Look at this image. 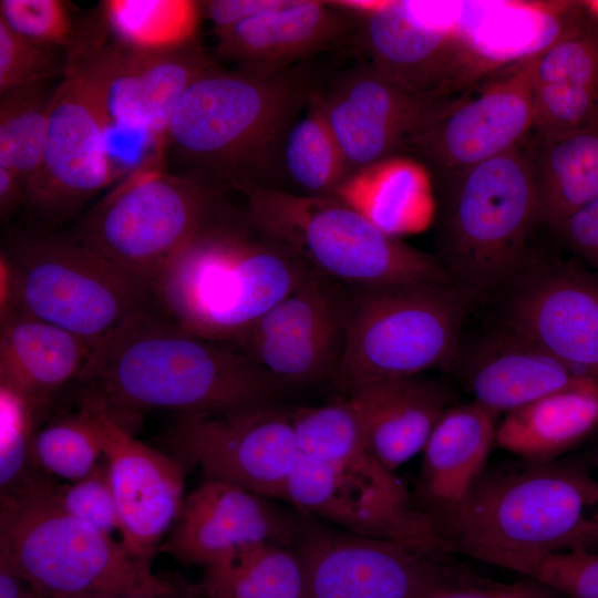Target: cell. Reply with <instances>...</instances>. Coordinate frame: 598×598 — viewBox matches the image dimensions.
Masks as SVG:
<instances>
[{"label": "cell", "instance_id": "cell-12", "mask_svg": "<svg viewBox=\"0 0 598 598\" xmlns=\"http://www.w3.org/2000/svg\"><path fill=\"white\" fill-rule=\"evenodd\" d=\"M290 548L302 569L305 598H435L485 580L446 556L352 534L299 511Z\"/></svg>", "mask_w": 598, "mask_h": 598}, {"label": "cell", "instance_id": "cell-33", "mask_svg": "<svg viewBox=\"0 0 598 598\" xmlns=\"http://www.w3.org/2000/svg\"><path fill=\"white\" fill-rule=\"evenodd\" d=\"M203 569L196 588L204 598H305L297 556L274 543L247 544Z\"/></svg>", "mask_w": 598, "mask_h": 598}, {"label": "cell", "instance_id": "cell-20", "mask_svg": "<svg viewBox=\"0 0 598 598\" xmlns=\"http://www.w3.org/2000/svg\"><path fill=\"white\" fill-rule=\"evenodd\" d=\"M532 269L515 280L509 330L598 379V277L573 264Z\"/></svg>", "mask_w": 598, "mask_h": 598}, {"label": "cell", "instance_id": "cell-41", "mask_svg": "<svg viewBox=\"0 0 598 598\" xmlns=\"http://www.w3.org/2000/svg\"><path fill=\"white\" fill-rule=\"evenodd\" d=\"M65 70L63 51L22 38L0 23V95L61 79Z\"/></svg>", "mask_w": 598, "mask_h": 598}, {"label": "cell", "instance_id": "cell-3", "mask_svg": "<svg viewBox=\"0 0 598 598\" xmlns=\"http://www.w3.org/2000/svg\"><path fill=\"white\" fill-rule=\"evenodd\" d=\"M451 553L494 564L598 540V481L554 461L486 470L457 506L431 519Z\"/></svg>", "mask_w": 598, "mask_h": 598}, {"label": "cell", "instance_id": "cell-19", "mask_svg": "<svg viewBox=\"0 0 598 598\" xmlns=\"http://www.w3.org/2000/svg\"><path fill=\"white\" fill-rule=\"evenodd\" d=\"M97 429L117 503L122 545L151 563L173 526L184 496L187 466L138 441L95 401L80 396Z\"/></svg>", "mask_w": 598, "mask_h": 598}, {"label": "cell", "instance_id": "cell-7", "mask_svg": "<svg viewBox=\"0 0 598 598\" xmlns=\"http://www.w3.org/2000/svg\"><path fill=\"white\" fill-rule=\"evenodd\" d=\"M250 221L313 274L348 287L454 283L435 255L390 236L337 196L240 183ZM455 285V283H454Z\"/></svg>", "mask_w": 598, "mask_h": 598}, {"label": "cell", "instance_id": "cell-46", "mask_svg": "<svg viewBox=\"0 0 598 598\" xmlns=\"http://www.w3.org/2000/svg\"><path fill=\"white\" fill-rule=\"evenodd\" d=\"M25 183L9 168L0 166V215L8 219L24 207Z\"/></svg>", "mask_w": 598, "mask_h": 598}, {"label": "cell", "instance_id": "cell-44", "mask_svg": "<svg viewBox=\"0 0 598 598\" xmlns=\"http://www.w3.org/2000/svg\"><path fill=\"white\" fill-rule=\"evenodd\" d=\"M287 0H206L200 1L203 18L213 24L215 34L243 21L282 7Z\"/></svg>", "mask_w": 598, "mask_h": 598}, {"label": "cell", "instance_id": "cell-14", "mask_svg": "<svg viewBox=\"0 0 598 598\" xmlns=\"http://www.w3.org/2000/svg\"><path fill=\"white\" fill-rule=\"evenodd\" d=\"M215 61L197 40L164 53H138L111 39L96 53L107 148L125 176L151 155L166 152L173 113L189 85Z\"/></svg>", "mask_w": 598, "mask_h": 598}, {"label": "cell", "instance_id": "cell-27", "mask_svg": "<svg viewBox=\"0 0 598 598\" xmlns=\"http://www.w3.org/2000/svg\"><path fill=\"white\" fill-rule=\"evenodd\" d=\"M458 369L473 402L494 415L589 379L512 330L478 343Z\"/></svg>", "mask_w": 598, "mask_h": 598}, {"label": "cell", "instance_id": "cell-18", "mask_svg": "<svg viewBox=\"0 0 598 598\" xmlns=\"http://www.w3.org/2000/svg\"><path fill=\"white\" fill-rule=\"evenodd\" d=\"M532 53L476 96L445 104L416 135L408 154L430 177L474 166L519 147L529 137L534 130Z\"/></svg>", "mask_w": 598, "mask_h": 598}, {"label": "cell", "instance_id": "cell-45", "mask_svg": "<svg viewBox=\"0 0 598 598\" xmlns=\"http://www.w3.org/2000/svg\"><path fill=\"white\" fill-rule=\"evenodd\" d=\"M435 598H565L548 586L526 577L513 584L484 581L455 589Z\"/></svg>", "mask_w": 598, "mask_h": 598}, {"label": "cell", "instance_id": "cell-23", "mask_svg": "<svg viewBox=\"0 0 598 598\" xmlns=\"http://www.w3.org/2000/svg\"><path fill=\"white\" fill-rule=\"evenodd\" d=\"M357 27L355 17L334 1L287 0L276 10L215 34V53L240 72L271 75L353 42Z\"/></svg>", "mask_w": 598, "mask_h": 598}, {"label": "cell", "instance_id": "cell-32", "mask_svg": "<svg viewBox=\"0 0 598 598\" xmlns=\"http://www.w3.org/2000/svg\"><path fill=\"white\" fill-rule=\"evenodd\" d=\"M334 196L396 238L400 234L421 229L434 215L421 175L402 157L351 174Z\"/></svg>", "mask_w": 598, "mask_h": 598}, {"label": "cell", "instance_id": "cell-8", "mask_svg": "<svg viewBox=\"0 0 598 598\" xmlns=\"http://www.w3.org/2000/svg\"><path fill=\"white\" fill-rule=\"evenodd\" d=\"M1 299L92 347L133 312L157 307L152 288L72 235L31 227L1 251Z\"/></svg>", "mask_w": 598, "mask_h": 598}, {"label": "cell", "instance_id": "cell-35", "mask_svg": "<svg viewBox=\"0 0 598 598\" xmlns=\"http://www.w3.org/2000/svg\"><path fill=\"white\" fill-rule=\"evenodd\" d=\"M281 159L301 195L334 196L349 176L340 146L311 97L287 133Z\"/></svg>", "mask_w": 598, "mask_h": 598}, {"label": "cell", "instance_id": "cell-31", "mask_svg": "<svg viewBox=\"0 0 598 598\" xmlns=\"http://www.w3.org/2000/svg\"><path fill=\"white\" fill-rule=\"evenodd\" d=\"M534 167L540 224L551 229L598 198V123L524 142Z\"/></svg>", "mask_w": 598, "mask_h": 598}, {"label": "cell", "instance_id": "cell-47", "mask_svg": "<svg viewBox=\"0 0 598 598\" xmlns=\"http://www.w3.org/2000/svg\"><path fill=\"white\" fill-rule=\"evenodd\" d=\"M0 598H40L0 551Z\"/></svg>", "mask_w": 598, "mask_h": 598}, {"label": "cell", "instance_id": "cell-30", "mask_svg": "<svg viewBox=\"0 0 598 598\" xmlns=\"http://www.w3.org/2000/svg\"><path fill=\"white\" fill-rule=\"evenodd\" d=\"M598 429V379L589 378L507 413L495 443L524 461L545 462Z\"/></svg>", "mask_w": 598, "mask_h": 598}, {"label": "cell", "instance_id": "cell-25", "mask_svg": "<svg viewBox=\"0 0 598 598\" xmlns=\"http://www.w3.org/2000/svg\"><path fill=\"white\" fill-rule=\"evenodd\" d=\"M0 305V385L21 395L45 419L55 395L79 380L93 347L11 303Z\"/></svg>", "mask_w": 598, "mask_h": 598}, {"label": "cell", "instance_id": "cell-11", "mask_svg": "<svg viewBox=\"0 0 598 598\" xmlns=\"http://www.w3.org/2000/svg\"><path fill=\"white\" fill-rule=\"evenodd\" d=\"M110 39L69 52L52 92L42 165L27 185L24 209L35 227L73 217L100 190L120 181L107 148L96 53Z\"/></svg>", "mask_w": 598, "mask_h": 598}, {"label": "cell", "instance_id": "cell-36", "mask_svg": "<svg viewBox=\"0 0 598 598\" xmlns=\"http://www.w3.org/2000/svg\"><path fill=\"white\" fill-rule=\"evenodd\" d=\"M0 96V166L27 188L42 165L52 93L45 84H32Z\"/></svg>", "mask_w": 598, "mask_h": 598}, {"label": "cell", "instance_id": "cell-15", "mask_svg": "<svg viewBox=\"0 0 598 598\" xmlns=\"http://www.w3.org/2000/svg\"><path fill=\"white\" fill-rule=\"evenodd\" d=\"M171 454L206 478L287 502L300 450L290 408L274 403L175 414L162 436Z\"/></svg>", "mask_w": 598, "mask_h": 598}, {"label": "cell", "instance_id": "cell-34", "mask_svg": "<svg viewBox=\"0 0 598 598\" xmlns=\"http://www.w3.org/2000/svg\"><path fill=\"white\" fill-rule=\"evenodd\" d=\"M99 12L111 40L133 52H171L199 40L200 1L103 0Z\"/></svg>", "mask_w": 598, "mask_h": 598}, {"label": "cell", "instance_id": "cell-48", "mask_svg": "<svg viewBox=\"0 0 598 598\" xmlns=\"http://www.w3.org/2000/svg\"><path fill=\"white\" fill-rule=\"evenodd\" d=\"M582 4L591 18L598 23V0L582 1Z\"/></svg>", "mask_w": 598, "mask_h": 598}, {"label": "cell", "instance_id": "cell-17", "mask_svg": "<svg viewBox=\"0 0 598 598\" xmlns=\"http://www.w3.org/2000/svg\"><path fill=\"white\" fill-rule=\"evenodd\" d=\"M348 287L311 274L235 343L288 385L332 382L346 343Z\"/></svg>", "mask_w": 598, "mask_h": 598}, {"label": "cell", "instance_id": "cell-37", "mask_svg": "<svg viewBox=\"0 0 598 598\" xmlns=\"http://www.w3.org/2000/svg\"><path fill=\"white\" fill-rule=\"evenodd\" d=\"M32 457L38 471L69 483L92 473L103 452L89 412L78 404L75 412L56 414L44 421L34 433Z\"/></svg>", "mask_w": 598, "mask_h": 598}, {"label": "cell", "instance_id": "cell-9", "mask_svg": "<svg viewBox=\"0 0 598 598\" xmlns=\"http://www.w3.org/2000/svg\"><path fill=\"white\" fill-rule=\"evenodd\" d=\"M156 153L126 174L75 225L72 236L150 287L226 208L228 186L173 174Z\"/></svg>", "mask_w": 598, "mask_h": 598}, {"label": "cell", "instance_id": "cell-21", "mask_svg": "<svg viewBox=\"0 0 598 598\" xmlns=\"http://www.w3.org/2000/svg\"><path fill=\"white\" fill-rule=\"evenodd\" d=\"M235 485L206 478L184 497L158 551L185 565L205 566L247 544L291 547L298 511L290 513Z\"/></svg>", "mask_w": 598, "mask_h": 598}, {"label": "cell", "instance_id": "cell-29", "mask_svg": "<svg viewBox=\"0 0 598 598\" xmlns=\"http://www.w3.org/2000/svg\"><path fill=\"white\" fill-rule=\"evenodd\" d=\"M300 453L340 476L400 501H413L394 472L375 456L360 422L342 399L319 406L290 408Z\"/></svg>", "mask_w": 598, "mask_h": 598}, {"label": "cell", "instance_id": "cell-40", "mask_svg": "<svg viewBox=\"0 0 598 598\" xmlns=\"http://www.w3.org/2000/svg\"><path fill=\"white\" fill-rule=\"evenodd\" d=\"M44 422L21 395L0 385V489L8 491L38 471L32 457L37 429Z\"/></svg>", "mask_w": 598, "mask_h": 598}, {"label": "cell", "instance_id": "cell-10", "mask_svg": "<svg viewBox=\"0 0 598 598\" xmlns=\"http://www.w3.org/2000/svg\"><path fill=\"white\" fill-rule=\"evenodd\" d=\"M472 301L454 283L348 287L344 350L331 384L344 395L365 383L454 368Z\"/></svg>", "mask_w": 598, "mask_h": 598}, {"label": "cell", "instance_id": "cell-22", "mask_svg": "<svg viewBox=\"0 0 598 598\" xmlns=\"http://www.w3.org/2000/svg\"><path fill=\"white\" fill-rule=\"evenodd\" d=\"M287 502L352 534L395 540L442 556L451 554L414 501H399L349 481L301 453L289 477Z\"/></svg>", "mask_w": 598, "mask_h": 598}, {"label": "cell", "instance_id": "cell-42", "mask_svg": "<svg viewBox=\"0 0 598 598\" xmlns=\"http://www.w3.org/2000/svg\"><path fill=\"white\" fill-rule=\"evenodd\" d=\"M56 491L62 507L71 516L106 535L116 532L121 537L120 512L104 457L87 476L58 485Z\"/></svg>", "mask_w": 598, "mask_h": 598}, {"label": "cell", "instance_id": "cell-49", "mask_svg": "<svg viewBox=\"0 0 598 598\" xmlns=\"http://www.w3.org/2000/svg\"><path fill=\"white\" fill-rule=\"evenodd\" d=\"M586 549L598 551V540L596 543H594L591 546H589L588 548H586Z\"/></svg>", "mask_w": 598, "mask_h": 598}, {"label": "cell", "instance_id": "cell-6", "mask_svg": "<svg viewBox=\"0 0 598 598\" xmlns=\"http://www.w3.org/2000/svg\"><path fill=\"white\" fill-rule=\"evenodd\" d=\"M56 484L33 472L0 496V551L40 598L172 596V584L121 542L71 516Z\"/></svg>", "mask_w": 598, "mask_h": 598}, {"label": "cell", "instance_id": "cell-13", "mask_svg": "<svg viewBox=\"0 0 598 598\" xmlns=\"http://www.w3.org/2000/svg\"><path fill=\"white\" fill-rule=\"evenodd\" d=\"M357 19L355 45L413 92L448 101L484 58L466 40L463 2L334 1Z\"/></svg>", "mask_w": 598, "mask_h": 598}, {"label": "cell", "instance_id": "cell-38", "mask_svg": "<svg viewBox=\"0 0 598 598\" xmlns=\"http://www.w3.org/2000/svg\"><path fill=\"white\" fill-rule=\"evenodd\" d=\"M94 14L74 19L63 0H1L0 23L16 34L64 53L89 34Z\"/></svg>", "mask_w": 598, "mask_h": 598}, {"label": "cell", "instance_id": "cell-43", "mask_svg": "<svg viewBox=\"0 0 598 598\" xmlns=\"http://www.w3.org/2000/svg\"><path fill=\"white\" fill-rule=\"evenodd\" d=\"M553 230L598 277V198L574 213Z\"/></svg>", "mask_w": 598, "mask_h": 598}, {"label": "cell", "instance_id": "cell-5", "mask_svg": "<svg viewBox=\"0 0 598 598\" xmlns=\"http://www.w3.org/2000/svg\"><path fill=\"white\" fill-rule=\"evenodd\" d=\"M523 144L430 177L436 195L435 257L473 300L512 286L528 264V240L540 217L536 176Z\"/></svg>", "mask_w": 598, "mask_h": 598}, {"label": "cell", "instance_id": "cell-26", "mask_svg": "<svg viewBox=\"0 0 598 598\" xmlns=\"http://www.w3.org/2000/svg\"><path fill=\"white\" fill-rule=\"evenodd\" d=\"M343 398L369 446L392 472L424 450L435 425L452 406L443 385L420 375L365 383Z\"/></svg>", "mask_w": 598, "mask_h": 598}, {"label": "cell", "instance_id": "cell-24", "mask_svg": "<svg viewBox=\"0 0 598 598\" xmlns=\"http://www.w3.org/2000/svg\"><path fill=\"white\" fill-rule=\"evenodd\" d=\"M533 133L559 135L598 123V23L582 2L532 53Z\"/></svg>", "mask_w": 598, "mask_h": 598}, {"label": "cell", "instance_id": "cell-16", "mask_svg": "<svg viewBox=\"0 0 598 598\" xmlns=\"http://www.w3.org/2000/svg\"><path fill=\"white\" fill-rule=\"evenodd\" d=\"M311 99L340 146L349 176L408 155L416 135L450 102L413 92L367 60L320 82Z\"/></svg>", "mask_w": 598, "mask_h": 598}, {"label": "cell", "instance_id": "cell-4", "mask_svg": "<svg viewBox=\"0 0 598 598\" xmlns=\"http://www.w3.org/2000/svg\"><path fill=\"white\" fill-rule=\"evenodd\" d=\"M312 271L227 207L152 285L158 309L185 329L235 344Z\"/></svg>", "mask_w": 598, "mask_h": 598}, {"label": "cell", "instance_id": "cell-2", "mask_svg": "<svg viewBox=\"0 0 598 598\" xmlns=\"http://www.w3.org/2000/svg\"><path fill=\"white\" fill-rule=\"evenodd\" d=\"M319 83L305 62L271 75L247 74L214 62L176 106L166 150L189 173L228 187L259 184L281 157L289 128Z\"/></svg>", "mask_w": 598, "mask_h": 598}, {"label": "cell", "instance_id": "cell-39", "mask_svg": "<svg viewBox=\"0 0 598 598\" xmlns=\"http://www.w3.org/2000/svg\"><path fill=\"white\" fill-rule=\"evenodd\" d=\"M493 565L533 578L565 598H598V551L574 548L502 558Z\"/></svg>", "mask_w": 598, "mask_h": 598}, {"label": "cell", "instance_id": "cell-1", "mask_svg": "<svg viewBox=\"0 0 598 598\" xmlns=\"http://www.w3.org/2000/svg\"><path fill=\"white\" fill-rule=\"evenodd\" d=\"M76 383L130 432L146 411H227L274 403L289 389L235 344L192 332L156 306L96 343Z\"/></svg>", "mask_w": 598, "mask_h": 598}, {"label": "cell", "instance_id": "cell-28", "mask_svg": "<svg viewBox=\"0 0 598 598\" xmlns=\"http://www.w3.org/2000/svg\"><path fill=\"white\" fill-rule=\"evenodd\" d=\"M495 416L472 401L452 405L435 425L417 484V507L430 519L461 504L486 471Z\"/></svg>", "mask_w": 598, "mask_h": 598}]
</instances>
